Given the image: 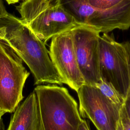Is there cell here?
Instances as JSON below:
<instances>
[{
	"label": "cell",
	"instance_id": "8fae6325",
	"mask_svg": "<svg viewBox=\"0 0 130 130\" xmlns=\"http://www.w3.org/2000/svg\"><path fill=\"white\" fill-rule=\"evenodd\" d=\"M58 2L77 25H87L89 17L95 10L88 0H58Z\"/></svg>",
	"mask_w": 130,
	"mask_h": 130
},
{
	"label": "cell",
	"instance_id": "d6986e66",
	"mask_svg": "<svg viewBox=\"0 0 130 130\" xmlns=\"http://www.w3.org/2000/svg\"><path fill=\"white\" fill-rule=\"evenodd\" d=\"M117 130H123V129H122V126H121V124L120 122H119V124H118V125Z\"/></svg>",
	"mask_w": 130,
	"mask_h": 130
},
{
	"label": "cell",
	"instance_id": "2e32d148",
	"mask_svg": "<svg viewBox=\"0 0 130 130\" xmlns=\"http://www.w3.org/2000/svg\"><path fill=\"white\" fill-rule=\"evenodd\" d=\"M8 13L6 10L3 2L0 0V18H3L7 15Z\"/></svg>",
	"mask_w": 130,
	"mask_h": 130
},
{
	"label": "cell",
	"instance_id": "7a4b0ae2",
	"mask_svg": "<svg viewBox=\"0 0 130 130\" xmlns=\"http://www.w3.org/2000/svg\"><path fill=\"white\" fill-rule=\"evenodd\" d=\"M34 91L38 102L40 130H79L83 119L77 102L66 88L40 84Z\"/></svg>",
	"mask_w": 130,
	"mask_h": 130
},
{
	"label": "cell",
	"instance_id": "7c38bea8",
	"mask_svg": "<svg viewBox=\"0 0 130 130\" xmlns=\"http://www.w3.org/2000/svg\"><path fill=\"white\" fill-rule=\"evenodd\" d=\"M94 86L118 107L121 108L123 106L124 99L111 85L101 79Z\"/></svg>",
	"mask_w": 130,
	"mask_h": 130
},
{
	"label": "cell",
	"instance_id": "30bf717a",
	"mask_svg": "<svg viewBox=\"0 0 130 130\" xmlns=\"http://www.w3.org/2000/svg\"><path fill=\"white\" fill-rule=\"evenodd\" d=\"M40 127L38 102L34 90L16 107L7 130H40Z\"/></svg>",
	"mask_w": 130,
	"mask_h": 130
},
{
	"label": "cell",
	"instance_id": "ffe728a7",
	"mask_svg": "<svg viewBox=\"0 0 130 130\" xmlns=\"http://www.w3.org/2000/svg\"><path fill=\"white\" fill-rule=\"evenodd\" d=\"M4 114L1 111V110H0V123H1V117H2V116L4 115ZM1 128V127H0ZM0 130H1V128H0Z\"/></svg>",
	"mask_w": 130,
	"mask_h": 130
},
{
	"label": "cell",
	"instance_id": "ac0fdd59",
	"mask_svg": "<svg viewBox=\"0 0 130 130\" xmlns=\"http://www.w3.org/2000/svg\"><path fill=\"white\" fill-rule=\"evenodd\" d=\"M9 4H15L17 2H18L19 1H20V0H5ZM25 1V0H24Z\"/></svg>",
	"mask_w": 130,
	"mask_h": 130
},
{
	"label": "cell",
	"instance_id": "52a82bcc",
	"mask_svg": "<svg viewBox=\"0 0 130 130\" xmlns=\"http://www.w3.org/2000/svg\"><path fill=\"white\" fill-rule=\"evenodd\" d=\"M70 31L84 84L94 86L101 80L99 70L100 32L87 25H77Z\"/></svg>",
	"mask_w": 130,
	"mask_h": 130
},
{
	"label": "cell",
	"instance_id": "4fadbf2b",
	"mask_svg": "<svg viewBox=\"0 0 130 130\" xmlns=\"http://www.w3.org/2000/svg\"><path fill=\"white\" fill-rule=\"evenodd\" d=\"M90 5L94 9L105 10L118 5L124 0H88Z\"/></svg>",
	"mask_w": 130,
	"mask_h": 130
},
{
	"label": "cell",
	"instance_id": "5b68a950",
	"mask_svg": "<svg viewBox=\"0 0 130 130\" xmlns=\"http://www.w3.org/2000/svg\"><path fill=\"white\" fill-rule=\"evenodd\" d=\"M101 79L111 85L124 99L129 86V70L125 43L116 42L104 33L99 40Z\"/></svg>",
	"mask_w": 130,
	"mask_h": 130
},
{
	"label": "cell",
	"instance_id": "9c48e42d",
	"mask_svg": "<svg viewBox=\"0 0 130 130\" xmlns=\"http://www.w3.org/2000/svg\"><path fill=\"white\" fill-rule=\"evenodd\" d=\"M87 25L103 33H108L115 29H129L130 0H124L115 7L105 10L95 9Z\"/></svg>",
	"mask_w": 130,
	"mask_h": 130
},
{
	"label": "cell",
	"instance_id": "9a60e30c",
	"mask_svg": "<svg viewBox=\"0 0 130 130\" xmlns=\"http://www.w3.org/2000/svg\"><path fill=\"white\" fill-rule=\"evenodd\" d=\"M120 122L123 130H130V121L123 105L120 111Z\"/></svg>",
	"mask_w": 130,
	"mask_h": 130
},
{
	"label": "cell",
	"instance_id": "5bb4252c",
	"mask_svg": "<svg viewBox=\"0 0 130 130\" xmlns=\"http://www.w3.org/2000/svg\"><path fill=\"white\" fill-rule=\"evenodd\" d=\"M125 45L127 51V59L128 63L129 66V86L127 92L126 97L124 99L123 106L124 107L125 110L128 116V118L130 121V42H125Z\"/></svg>",
	"mask_w": 130,
	"mask_h": 130
},
{
	"label": "cell",
	"instance_id": "e0dca14e",
	"mask_svg": "<svg viewBox=\"0 0 130 130\" xmlns=\"http://www.w3.org/2000/svg\"><path fill=\"white\" fill-rule=\"evenodd\" d=\"M79 130H90L89 127L85 120H82L79 126Z\"/></svg>",
	"mask_w": 130,
	"mask_h": 130
},
{
	"label": "cell",
	"instance_id": "ba28073f",
	"mask_svg": "<svg viewBox=\"0 0 130 130\" xmlns=\"http://www.w3.org/2000/svg\"><path fill=\"white\" fill-rule=\"evenodd\" d=\"M49 54L64 84L77 92L84 81L78 64L70 30L51 38Z\"/></svg>",
	"mask_w": 130,
	"mask_h": 130
},
{
	"label": "cell",
	"instance_id": "8992f818",
	"mask_svg": "<svg viewBox=\"0 0 130 130\" xmlns=\"http://www.w3.org/2000/svg\"><path fill=\"white\" fill-rule=\"evenodd\" d=\"M79 113L88 118L98 130H117L120 109L95 86L84 84L77 91Z\"/></svg>",
	"mask_w": 130,
	"mask_h": 130
},
{
	"label": "cell",
	"instance_id": "3957f363",
	"mask_svg": "<svg viewBox=\"0 0 130 130\" xmlns=\"http://www.w3.org/2000/svg\"><path fill=\"white\" fill-rule=\"evenodd\" d=\"M17 9L21 19L44 43L77 25L58 0H25Z\"/></svg>",
	"mask_w": 130,
	"mask_h": 130
},
{
	"label": "cell",
	"instance_id": "277c9868",
	"mask_svg": "<svg viewBox=\"0 0 130 130\" xmlns=\"http://www.w3.org/2000/svg\"><path fill=\"white\" fill-rule=\"evenodd\" d=\"M29 75L22 60L0 41V110L12 113L23 99V89Z\"/></svg>",
	"mask_w": 130,
	"mask_h": 130
},
{
	"label": "cell",
	"instance_id": "6da1fadb",
	"mask_svg": "<svg viewBox=\"0 0 130 130\" xmlns=\"http://www.w3.org/2000/svg\"><path fill=\"white\" fill-rule=\"evenodd\" d=\"M0 41L9 46L29 68L35 85H62L45 43L21 20L11 14L0 18Z\"/></svg>",
	"mask_w": 130,
	"mask_h": 130
}]
</instances>
